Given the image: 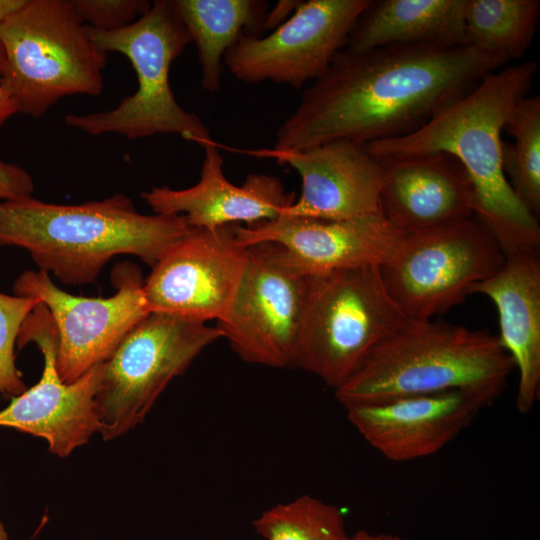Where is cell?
<instances>
[{
  "label": "cell",
  "mask_w": 540,
  "mask_h": 540,
  "mask_svg": "<svg viewBox=\"0 0 540 540\" xmlns=\"http://www.w3.org/2000/svg\"><path fill=\"white\" fill-rule=\"evenodd\" d=\"M34 189L27 170L0 157V200L32 196Z\"/></svg>",
  "instance_id": "28"
},
{
  "label": "cell",
  "mask_w": 540,
  "mask_h": 540,
  "mask_svg": "<svg viewBox=\"0 0 540 540\" xmlns=\"http://www.w3.org/2000/svg\"><path fill=\"white\" fill-rule=\"evenodd\" d=\"M507 62L468 44L342 49L280 125L272 150L408 135Z\"/></svg>",
  "instance_id": "1"
},
{
  "label": "cell",
  "mask_w": 540,
  "mask_h": 540,
  "mask_svg": "<svg viewBox=\"0 0 540 540\" xmlns=\"http://www.w3.org/2000/svg\"><path fill=\"white\" fill-rule=\"evenodd\" d=\"M190 229L182 215L140 213L124 194L68 205L0 200V247L27 250L38 270L68 285L94 282L117 255L153 267Z\"/></svg>",
  "instance_id": "3"
},
{
  "label": "cell",
  "mask_w": 540,
  "mask_h": 540,
  "mask_svg": "<svg viewBox=\"0 0 540 540\" xmlns=\"http://www.w3.org/2000/svg\"><path fill=\"white\" fill-rule=\"evenodd\" d=\"M0 42L18 113L40 118L66 96L103 90L107 53L71 0H24L0 23Z\"/></svg>",
  "instance_id": "6"
},
{
  "label": "cell",
  "mask_w": 540,
  "mask_h": 540,
  "mask_svg": "<svg viewBox=\"0 0 540 540\" xmlns=\"http://www.w3.org/2000/svg\"><path fill=\"white\" fill-rule=\"evenodd\" d=\"M39 303L0 291V393L11 398L26 390L15 363V345L23 322Z\"/></svg>",
  "instance_id": "26"
},
{
  "label": "cell",
  "mask_w": 540,
  "mask_h": 540,
  "mask_svg": "<svg viewBox=\"0 0 540 540\" xmlns=\"http://www.w3.org/2000/svg\"><path fill=\"white\" fill-rule=\"evenodd\" d=\"M380 160L384 180L379 212L405 236L474 217L471 184L455 157L435 153Z\"/></svg>",
  "instance_id": "19"
},
{
  "label": "cell",
  "mask_w": 540,
  "mask_h": 540,
  "mask_svg": "<svg viewBox=\"0 0 540 540\" xmlns=\"http://www.w3.org/2000/svg\"><path fill=\"white\" fill-rule=\"evenodd\" d=\"M536 72L533 61L502 67L414 132L365 145L378 159L435 153L455 157L471 184L474 217L506 257L540 248L538 217L505 175L501 139L511 111L528 96Z\"/></svg>",
  "instance_id": "2"
},
{
  "label": "cell",
  "mask_w": 540,
  "mask_h": 540,
  "mask_svg": "<svg viewBox=\"0 0 540 540\" xmlns=\"http://www.w3.org/2000/svg\"><path fill=\"white\" fill-rule=\"evenodd\" d=\"M16 113L18 106L9 87L6 57L0 42V129Z\"/></svg>",
  "instance_id": "29"
},
{
  "label": "cell",
  "mask_w": 540,
  "mask_h": 540,
  "mask_svg": "<svg viewBox=\"0 0 540 540\" xmlns=\"http://www.w3.org/2000/svg\"><path fill=\"white\" fill-rule=\"evenodd\" d=\"M371 0L301 1L292 15L266 36L242 35L226 52L224 63L248 84L272 81L300 89L317 80Z\"/></svg>",
  "instance_id": "12"
},
{
  "label": "cell",
  "mask_w": 540,
  "mask_h": 540,
  "mask_svg": "<svg viewBox=\"0 0 540 540\" xmlns=\"http://www.w3.org/2000/svg\"><path fill=\"white\" fill-rule=\"evenodd\" d=\"M505 261L494 236L472 217L405 236L380 272L404 316L427 321L462 303L475 285L497 273Z\"/></svg>",
  "instance_id": "9"
},
{
  "label": "cell",
  "mask_w": 540,
  "mask_h": 540,
  "mask_svg": "<svg viewBox=\"0 0 540 540\" xmlns=\"http://www.w3.org/2000/svg\"><path fill=\"white\" fill-rule=\"evenodd\" d=\"M115 293L107 298L72 295L42 270H26L13 283L16 296L38 299L56 330L55 362L58 375L72 383L104 363L124 337L149 312L140 269L122 262L112 270Z\"/></svg>",
  "instance_id": "10"
},
{
  "label": "cell",
  "mask_w": 540,
  "mask_h": 540,
  "mask_svg": "<svg viewBox=\"0 0 540 540\" xmlns=\"http://www.w3.org/2000/svg\"><path fill=\"white\" fill-rule=\"evenodd\" d=\"M220 338L217 327L205 323L162 313L143 318L102 365L95 399L102 438L141 423L169 382Z\"/></svg>",
  "instance_id": "8"
},
{
  "label": "cell",
  "mask_w": 540,
  "mask_h": 540,
  "mask_svg": "<svg viewBox=\"0 0 540 540\" xmlns=\"http://www.w3.org/2000/svg\"><path fill=\"white\" fill-rule=\"evenodd\" d=\"M254 155L287 164L301 177V193L283 215L344 220L379 212L384 167L365 145L335 140L307 149Z\"/></svg>",
  "instance_id": "16"
},
{
  "label": "cell",
  "mask_w": 540,
  "mask_h": 540,
  "mask_svg": "<svg viewBox=\"0 0 540 540\" xmlns=\"http://www.w3.org/2000/svg\"><path fill=\"white\" fill-rule=\"evenodd\" d=\"M409 322L388 294L378 266L309 275L293 366L336 389Z\"/></svg>",
  "instance_id": "7"
},
{
  "label": "cell",
  "mask_w": 540,
  "mask_h": 540,
  "mask_svg": "<svg viewBox=\"0 0 540 540\" xmlns=\"http://www.w3.org/2000/svg\"><path fill=\"white\" fill-rule=\"evenodd\" d=\"M195 44L201 65V87L216 93L221 86L222 61L240 36H260L268 12L261 0H173Z\"/></svg>",
  "instance_id": "22"
},
{
  "label": "cell",
  "mask_w": 540,
  "mask_h": 540,
  "mask_svg": "<svg viewBox=\"0 0 540 540\" xmlns=\"http://www.w3.org/2000/svg\"><path fill=\"white\" fill-rule=\"evenodd\" d=\"M34 342L40 349L44 367L40 380L0 411V426L43 438L51 453L69 456L99 432L96 409L102 364L72 383L63 382L55 362L56 330L47 309L38 304L23 322L18 348Z\"/></svg>",
  "instance_id": "14"
},
{
  "label": "cell",
  "mask_w": 540,
  "mask_h": 540,
  "mask_svg": "<svg viewBox=\"0 0 540 540\" xmlns=\"http://www.w3.org/2000/svg\"><path fill=\"white\" fill-rule=\"evenodd\" d=\"M235 228H191L144 280L148 312L205 324L220 321L234 299L246 261L247 246Z\"/></svg>",
  "instance_id": "13"
},
{
  "label": "cell",
  "mask_w": 540,
  "mask_h": 540,
  "mask_svg": "<svg viewBox=\"0 0 540 540\" xmlns=\"http://www.w3.org/2000/svg\"><path fill=\"white\" fill-rule=\"evenodd\" d=\"M514 143H502L505 175L518 198L536 216L540 212V98L525 97L505 126Z\"/></svg>",
  "instance_id": "24"
},
{
  "label": "cell",
  "mask_w": 540,
  "mask_h": 540,
  "mask_svg": "<svg viewBox=\"0 0 540 540\" xmlns=\"http://www.w3.org/2000/svg\"><path fill=\"white\" fill-rule=\"evenodd\" d=\"M244 246L278 245L286 262L304 275L362 267H381L395 254L405 235L378 213L344 220L282 215L251 226L236 225Z\"/></svg>",
  "instance_id": "15"
},
{
  "label": "cell",
  "mask_w": 540,
  "mask_h": 540,
  "mask_svg": "<svg viewBox=\"0 0 540 540\" xmlns=\"http://www.w3.org/2000/svg\"><path fill=\"white\" fill-rule=\"evenodd\" d=\"M81 21L88 27L113 31L134 23L151 7L148 0H71Z\"/></svg>",
  "instance_id": "27"
},
{
  "label": "cell",
  "mask_w": 540,
  "mask_h": 540,
  "mask_svg": "<svg viewBox=\"0 0 540 540\" xmlns=\"http://www.w3.org/2000/svg\"><path fill=\"white\" fill-rule=\"evenodd\" d=\"M301 1H278L272 10L266 14L264 29L274 30L286 21L295 11Z\"/></svg>",
  "instance_id": "30"
},
{
  "label": "cell",
  "mask_w": 540,
  "mask_h": 540,
  "mask_svg": "<svg viewBox=\"0 0 540 540\" xmlns=\"http://www.w3.org/2000/svg\"><path fill=\"white\" fill-rule=\"evenodd\" d=\"M86 29L104 52L128 58L138 86L113 109L67 114L64 120L68 126L93 136L115 133L129 140L176 134L201 146L212 141L207 126L177 102L170 85L171 65L192 43L173 0L153 1L145 14L124 28Z\"/></svg>",
  "instance_id": "5"
},
{
  "label": "cell",
  "mask_w": 540,
  "mask_h": 540,
  "mask_svg": "<svg viewBox=\"0 0 540 540\" xmlns=\"http://www.w3.org/2000/svg\"><path fill=\"white\" fill-rule=\"evenodd\" d=\"M466 0L371 1L347 40L359 53L391 45L466 44Z\"/></svg>",
  "instance_id": "21"
},
{
  "label": "cell",
  "mask_w": 540,
  "mask_h": 540,
  "mask_svg": "<svg viewBox=\"0 0 540 540\" xmlns=\"http://www.w3.org/2000/svg\"><path fill=\"white\" fill-rule=\"evenodd\" d=\"M353 540H410L405 537L389 533H372L359 531L353 534Z\"/></svg>",
  "instance_id": "31"
},
{
  "label": "cell",
  "mask_w": 540,
  "mask_h": 540,
  "mask_svg": "<svg viewBox=\"0 0 540 540\" xmlns=\"http://www.w3.org/2000/svg\"><path fill=\"white\" fill-rule=\"evenodd\" d=\"M309 275L296 271L278 245L246 247L234 299L217 322L221 338L244 361L273 368L293 366Z\"/></svg>",
  "instance_id": "11"
},
{
  "label": "cell",
  "mask_w": 540,
  "mask_h": 540,
  "mask_svg": "<svg viewBox=\"0 0 540 540\" xmlns=\"http://www.w3.org/2000/svg\"><path fill=\"white\" fill-rule=\"evenodd\" d=\"M483 294L499 315L498 339L518 369L516 407L532 410L540 393V258L539 252L506 257L503 267L475 285L471 294Z\"/></svg>",
  "instance_id": "20"
},
{
  "label": "cell",
  "mask_w": 540,
  "mask_h": 540,
  "mask_svg": "<svg viewBox=\"0 0 540 540\" xmlns=\"http://www.w3.org/2000/svg\"><path fill=\"white\" fill-rule=\"evenodd\" d=\"M538 0H466V44L510 59L524 56L537 28Z\"/></svg>",
  "instance_id": "23"
},
{
  "label": "cell",
  "mask_w": 540,
  "mask_h": 540,
  "mask_svg": "<svg viewBox=\"0 0 540 540\" xmlns=\"http://www.w3.org/2000/svg\"><path fill=\"white\" fill-rule=\"evenodd\" d=\"M0 540H9L8 533L1 520H0Z\"/></svg>",
  "instance_id": "33"
},
{
  "label": "cell",
  "mask_w": 540,
  "mask_h": 540,
  "mask_svg": "<svg viewBox=\"0 0 540 540\" xmlns=\"http://www.w3.org/2000/svg\"><path fill=\"white\" fill-rule=\"evenodd\" d=\"M514 368L498 336L488 330L410 321L334 390L344 408L448 391L474 393L492 404Z\"/></svg>",
  "instance_id": "4"
},
{
  "label": "cell",
  "mask_w": 540,
  "mask_h": 540,
  "mask_svg": "<svg viewBox=\"0 0 540 540\" xmlns=\"http://www.w3.org/2000/svg\"><path fill=\"white\" fill-rule=\"evenodd\" d=\"M199 181L188 188L153 187L141 197L154 214L182 215L191 228L215 230L228 225L245 226L273 221L295 201L281 180L264 173H250L242 185L224 175V159L218 146H203Z\"/></svg>",
  "instance_id": "18"
},
{
  "label": "cell",
  "mask_w": 540,
  "mask_h": 540,
  "mask_svg": "<svg viewBox=\"0 0 540 540\" xmlns=\"http://www.w3.org/2000/svg\"><path fill=\"white\" fill-rule=\"evenodd\" d=\"M23 3L24 0H0V23Z\"/></svg>",
  "instance_id": "32"
},
{
  "label": "cell",
  "mask_w": 540,
  "mask_h": 540,
  "mask_svg": "<svg viewBox=\"0 0 540 540\" xmlns=\"http://www.w3.org/2000/svg\"><path fill=\"white\" fill-rule=\"evenodd\" d=\"M252 525L264 540H353L341 509L310 495L263 511Z\"/></svg>",
  "instance_id": "25"
},
{
  "label": "cell",
  "mask_w": 540,
  "mask_h": 540,
  "mask_svg": "<svg viewBox=\"0 0 540 540\" xmlns=\"http://www.w3.org/2000/svg\"><path fill=\"white\" fill-rule=\"evenodd\" d=\"M491 403L448 391L345 408L350 423L385 458L407 462L434 455Z\"/></svg>",
  "instance_id": "17"
}]
</instances>
